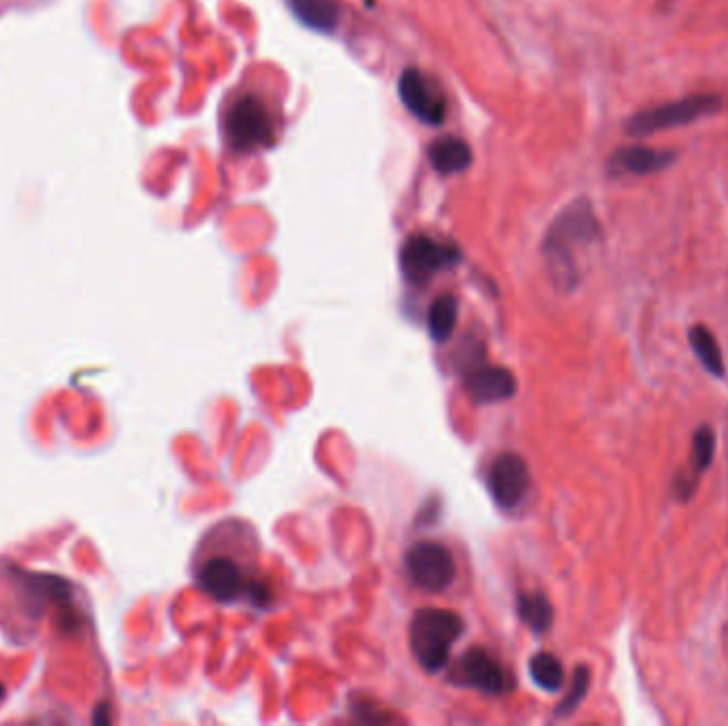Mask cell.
I'll use <instances>...</instances> for the list:
<instances>
[{
	"mask_svg": "<svg viewBox=\"0 0 728 726\" xmlns=\"http://www.w3.org/2000/svg\"><path fill=\"white\" fill-rule=\"evenodd\" d=\"M601 242V224L588 201H576L560 213L547 231L544 242L547 273L554 286L571 292L581 279L577 252Z\"/></svg>",
	"mask_w": 728,
	"mask_h": 726,
	"instance_id": "obj_1",
	"label": "cell"
},
{
	"mask_svg": "<svg viewBox=\"0 0 728 726\" xmlns=\"http://www.w3.org/2000/svg\"><path fill=\"white\" fill-rule=\"evenodd\" d=\"M464 633V620L450 609H418L409 624V645L416 661L428 673H437L450 661L456 639Z\"/></svg>",
	"mask_w": 728,
	"mask_h": 726,
	"instance_id": "obj_2",
	"label": "cell"
},
{
	"mask_svg": "<svg viewBox=\"0 0 728 726\" xmlns=\"http://www.w3.org/2000/svg\"><path fill=\"white\" fill-rule=\"evenodd\" d=\"M720 109H722V98L718 94L698 92L677 100H668L665 105L641 109L627 120L624 128L631 137H647L654 132L695 124L700 118L718 114Z\"/></svg>",
	"mask_w": 728,
	"mask_h": 726,
	"instance_id": "obj_3",
	"label": "cell"
},
{
	"mask_svg": "<svg viewBox=\"0 0 728 726\" xmlns=\"http://www.w3.org/2000/svg\"><path fill=\"white\" fill-rule=\"evenodd\" d=\"M226 135L237 152H251L269 146L275 130L267 105L254 94L237 98L226 114Z\"/></svg>",
	"mask_w": 728,
	"mask_h": 726,
	"instance_id": "obj_4",
	"label": "cell"
},
{
	"mask_svg": "<svg viewBox=\"0 0 728 726\" xmlns=\"http://www.w3.org/2000/svg\"><path fill=\"white\" fill-rule=\"evenodd\" d=\"M199 584L220 604H233L247 595L256 606L263 607L271 599L267 586L249 584L242 567L226 556H213L205 560L199 569Z\"/></svg>",
	"mask_w": 728,
	"mask_h": 726,
	"instance_id": "obj_5",
	"label": "cell"
},
{
	"mask_svg": "<svg viewBox=\"0 0 728 726\" xmlns=\"http://www.w3.org/2000/svg\"><path fill=\"white\" fill-rule=\"evenodd\" d=\"M460 252L452 243H441L428 235H416L400 249L403 275L418 286H425L437 273L454 267Z\"/></svg>",
	"mask_w": 728,
	"mask_h": 726,
	"instance_id": "obj_6",
	"label": "cell"
},
{
	"mask_svg": "<svg viewBox=\"0 0 728 726\" xmlns=\"http://www.w3.org/2000/svg\"><path fill=\"white\" fill-rule=\"evenodd\" d=\"M409 577L426 592H441L450 588L456 579V563L452 552L437 542H418L405 554Z\"/></svg>",
	"mask_w": 728,
	"mask_h": 726,
	"instance_id": "obj_7",
	"label": "cell"
},
{
	"mask_svg": "<svg viewBox=\"0 0 728 726\" xmlns=\"http://www.w3.org/2000/svg\"><path fill=\"white\" fill-rule=\"evenodd\" d=\"M403 105L428 126H439L448 118V98L441 86L420 68H407L398 79Z\"/></svg>",
	"mask_w": 728,
	"mask_h": 726,
	"instance_id": "obj_8",
	"label": "cell"
},
{
	"mask_svg": "<svg viewBox=\"0 0 728 726\" xmlns=\"http://www.w3.org/2000/svg\"><path fill=\"white\" fill-rule=\"evenodd\" d=\"M452 680L460 686L475 688L485 695H503L514 688V682L505 666L482 648H473L462 654Z\"/></svg>",
	"mask_w": 728,
	"mask_h": 726,
	"instance_id": "obj_9",
	"label": "cell"
},
{
	"mask_svg": "<svg viewBox=\"0 0 728 726\" xmlns=\"http://www.w3.org/2000/svg\"><path fill=\"white\" fill-rule=\"evenodd\" d=\"M488 490L503 510H516L531 490V471L522 456L501 455L488 471Z\"/></svg>",
	"mask_w": 728,
	"mask_h": 726,
	"instance_id": "obj_10",
	"label": "cell"
},
{
	"mask_svg": "<svg viewBox=\"0 0 728 726\" xmlns=\"http://www.w3.org/2000/svg\"><path fill=\"white\" fill-rule=\"evenodd\" d=\"M714 452H716V433L711 426L700 424L693 435L688 465H686V469L677 471V476L671 484V492L677 501L686 503L695 497L700 478L714 462Z\"/></svg>",
	"mask_w": 728,
	"mask_h": 726,
	"instance_id": "obj_11",
	"label": "cell"
},
{
	"mask_svg": "<svg viewBox=\"0 0 728 726\" xmlns=\"http://www.w3.org/2000/svg\"><path fill=\"white\" fill-rule=\"evenodd\" d=\"M677 153L673 150H656L647 146H624L611 153L609 175H654L668 169L675 162Z\"/></svg>",
	"mask_w": 728,
	"mask_h": 726,
	"instance_id": "obj_12",
	"label": "cell"
},
{
	"mask_svg": "<svg viewBox=\"0 0 728 726\" xmlns=\"http://www.w3.org/2000/svg\"><path fill=\"white\" fill-rule=\"evenodd\" d=\"M467 393L471 394V398L475 403H501L512 398L517 391L516 377L512 371L503 369V366H478L473 369L467 380Z\"/></svg>",
	"mask_w": 728,
	"mask_h": 726,
	"instance_id": "obj_13",
	"label": "cell"
},
{
	"mask_svg": "<svg viewBox=\"0 0 728 726\" xmlns=\"http://www.w3.org/2000/svg\"><path fill=\"white\" fill-rule=\"evenodd\" d=\"M430 156V164L446 175L452 173H460L471 164V150L462 139L456 137H443L439 141H435L428 150Z\"/></svg>",
	"mask_w": 728,
	"mask_h": 726,
	"instance_id": "obj_14",
	"label": "cell"
},
{
	"mask_svg": "<svg viewBox=\"0 0 728 726\" xmlns=\"http://www.w3.org/2000/svg\"><path fill=\"white\" fill-rule=\"evenodd\" d=\"M290 7L309 29L331 32L339 24L341 9L334 0H290Z\"/></svg>",
	"mask_w": 728,
	"mask_h": 726,
	"instance_id": "obj_15",
	"label": "cell"
},
{
	"mask_svg": "<svg viewBox=\"0 0 728 726\" xmlns=\"http://www.w3.org/2000/svg\"><path fill=\"white\" fill-rule=\"evenodd\" d=\"M688 341H690V348H693L695 356L705 366V371L716 375V377H722L725 375V359H722V350H720L714 333L705 324H695L688 331Z\"/></svg>",
	"mask_w": 728,
	"mask_h": 726,
	"instance_id": "obj_16",
	"label": "cell"
},
{
	"mask_svg": "<svg viewBox=\"0 0 728 726\" xmlns=\"http://www.w3.org/2000/svg\"><path fill=\"white\" fill-rule=\"evenodd\" d=\"M458 324V301L450 295L437 297L428 309V334L437 343H446Z\"/></svg>",
	"mask_w": 728,
	"mask_h": 726,
	"instance_id": "obj_17",
	"label": "cell"
},
{
	"mask_svg": "<svg viewBox=\"0 0 728 726\" xmlns=\"http://www.w3.org/2000/svg\"><path fill=\"white\" fill-rule=\"evenodd\" d=\"M517 613L524 624H528L535 633H546L554 620V609L542 592H522L517 597Z\"/></svg>",
	"mask_w": 728,
	"mask_h": 726,
	"instance_id": "obj_18",
	"label": "cell"
},
{
	"mask_svg": "<svg viewBox=\"0 0 728 726\" xmlns=\"http://www.w3.org/2000/svg\"><path fill=\"white\" fill-rule=\"evenodd\" d=\"M528 671L533 682L546 693H558L565 686V666L549 652L535 654L531 659Z\"/></svg>",
	"mask_w": 728,
	"mask_h": 726,
	"instance_id": "obj_19",
	"label": "cell"
},
{
	"mask_svg": "<svg viewBox=\"0 0 728 726\" xmlns=\"http://www.w3.org/2000/svg\"><path fill=\"white\" fill-rule=\"evenodd\" d=\"M588 688H590V669L586 665H579L576 669V673H574V682H571L569 693H567V696L563 698V703L556 709V716L558 718L571 716L577 707H579V703L588 695Z\"/></svg>",
	"mask_w": 728,
	"mask_h": 726,
	"instance_id": "obj_20",
	"label": "cell"
}]
</instances>
